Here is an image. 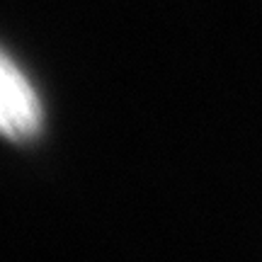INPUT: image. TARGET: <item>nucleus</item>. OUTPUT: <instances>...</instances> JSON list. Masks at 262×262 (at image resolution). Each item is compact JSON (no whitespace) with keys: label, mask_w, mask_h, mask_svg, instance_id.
Instances as JSON below:
<instances>
[{"label":"nucleus","mask_w":262,"mask_h":262,"mask_svg":"<svg viewBox=\"0 0 262 262\" xmlns=\"http://www.w3.org/2000/svg\"><path fill=\"white\" fill-rule=\"evenodd\" d=\"M41 100L32 80L5 51H0V136L29 141L41 131Z\"/></svg>","instance_id":"nucleus-1"}]
</instances>
